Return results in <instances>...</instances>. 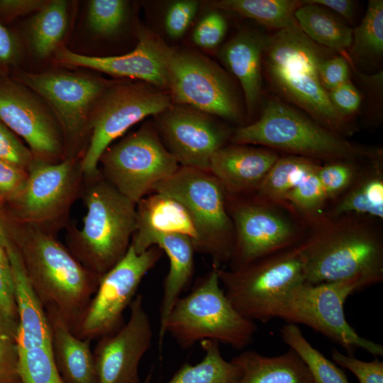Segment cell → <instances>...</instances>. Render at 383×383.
Returning a JSON list of instances; mask_svg holds the SVG:
<instances>
[{
	"label": "cell",
	"mask_w": 383,
	"mask_h": 383,
	"mask_svg": "<svg viewBox=\"0 0 383 383\" xmlns=\"http://www.w3.org/2000/svg\"><path fill=\"white\" fill-rule=\"evenodd\" d=\"M99 163L103 177L135 204L180 167L148 123L110 145Z\"/></svg>",
	"instance_id": "cell-10"
},
{
	"label": "cell",
	"mask_w": 383,
	"mask_h": 383,
	"mask_svg": "<svg viewBox=\"0 0 383 383\" xmlns=\"http://www.w3.org/2000/svg\"><path fill=\"white\" fill-rule=\"evenodd\" d=\"M18 51V44L13 35L0 23V64L13 62Z\"/></svg>",
	"instance_id": "cell-50"
},
{
	"label": "cell",
	"mask_w": 383,
	"mask_h": 383,
	"mask_svg": "<svg viewBox=\"0 0 383 383\" xmlns=\"http://www.w3.org/2000/svg\"><path fill=\"white\" fill-rule=\"evenodd\" d=\"M165 65L167 89L174 104L230 121L240 119L231 83L213 62L195 52L168 46Z\"/></svg>",
	"instance_id": "cell-13"
},
{
	"label": "cell",
	"mask_w": 383,
	"mask_h": 383,
	"mask_svg": "<svg viewBox=\"0 0 383 383\" xmlns=\"http://www.w3.org/2000/svg\"><path fill=\"white\" fill-rule=\"evenodd\" d=\"M328 95L337 112L346 119L360 107L361 94L350 80L329 91Z\"/></svg>",
	"instance_id": "cell-46"
},
{
	"label": "cell",
	"mask_w": 383,
	"mask_h": 383,
	"mask_svg": "<svg viewBox=\"0 0 383 383\" xmlns=\"http://www.w3.org/2000/svg\"><path fill=\"white\" fill-rule=\"evenodd\" d=\"M227 30L225 18L218 12L207 13L195 28L192 39L194 43L203 48L211 49L218 46Z\"/></svg>",
	"instance_id": "cell-43"
},
{
	"label": "cell",
	"mask_w": 383,
	"mask_h": 383,
	"mask_svg": "<svg viewBox=\"0 0 383 383\" xmlns=\"http://www.w3.org/2000/svg\"><path fill=\"white\" fill-rule=\"evenodd\" d=\"M9 240L8 235L6 230L0 221V243L5 248Z\"/></svg>",
	"instance_id": "cell-53"
},
{
	"label": "cell",
	"mask_w": 383,
	"mask_h": 383,
	"mask_svg": "<svg viewBox=\"0 0 383 383\" xmlns=\"http://www.w3.org/2000/svg\"><path fill=\"white\" fill-rule=\"evenodd\" d=\"M171 104L170 94L146 82L107 88L90 116V140L80 162L83 176L98 174L99 160L112 142L134 124L161 113Z\"/></svg>",
	"instance_id": "cell-12"
},
{
	"label": "cell",
	"mask_w": 383,
	"mask_h": 383,
	"mask_svg": "<svg viewBox=\"0 0 383 383\" xmlns=\"http://www.w3.org/2000/svg\"><path fill=\"white\" fill-rule=\"evenodd\" d=\"M19 78L42 96L53 110L65 140L76 144L89 131L91 112L106 90L99 79L77 73L22 72Z\"/></svg>",
	"instance_id": "cell-16"
},
{
	"label": "cell",
	"mask_w": 383,
	"mask_h": 383,
	"mask_svg": "<svg viewBox=\"0 0 383 383\" xmlns=\"http://www.w3.org/2000/svg\"><path fill=\"white\" fill-rule=\"evenodd\" d=\"M199 343L204 352L203 359L195 365L183 364L167 383H238L240 370L224 359L219 343L204 340Z\"/></svg>",
	"instance_id": "cell-30"
},
{
	"label": "cell",
	"mask_w": 383,
	"mask_h": 383,
	"mask_svg": "<svg viewBox=\"0 0 383 383\" xmlns=\"http://www.w3.org/2000/svg\"><path fill=\"white\" fill-rule=\"evenodd\" d=\"M21 383H65L52 357L51 348L18 350Z\"/></svg>",
	"instance_id": "cell-37"
},
{
	"label": "cell",
	"mask_w": 383,
	"mask_h": 383,
	"mask_svg": "<svg viewBox=\"0 0 383 383\" xmlns=\"http://www.w3.org/2000/svg\"><path fill=\"white\" fill-rule=\"evenodd\" d=\"M318 162L311 158L291 155L279 157L254 194L285 208L284 200L287 194L304 174Z\"/></svg>",
	"instance_id": "cell-32"
},
{
	"label": "cell",
	"mask_w": 383,
	"mask_h": 383,
	"mask_svg": "<svg viewBox=\"0 0 383 383\" xmlns=\"http://www.w3.org/2000/svg\"><path fill=\"white\" fill-rule=\"evenodd\" d=\"M11 240L46 313L59 316L74 333L101 277L49 231L23 223L21 234Z\"/></svg>",
	"instance_id": "cell-2"
},
{
	"label": "cell",
	"mask_w": 383,
	"mask_h": 383,
	"mask_svg": "<svg viewBox=\"0 0 383 383\" xmlns=\"http://www.w3.org/2000/svg\"><path fill=\"white\" fill-rule=\"evenodd\" d=\"M136 230L133 237L150 232L173 233L188 236L195 251L199 246V235L186 208L177 199L154 192L136 204Z\"/></svg>",
	"instance_id": "cell-26"
},
{
	"label": "cell",
	"mask_w": 383,
	"mask_h": 383,
	"mask_svg": "<svg viewBox=\"0 0 383 383\" xmlns=\"http://www.w3.org/2000/svg\"><path fill=\"white\" fill-rule=\"evenodd\" d=\"M67 4L55 0L35 15L29 26L32 47L40 57H45L57 50L67 26Z\"/></svg>",
	"instance_id": "cell-33"
},
{
	"label": "cell",
	"mask_w": 383,
	"mask_h": 383,
	"mask_svg": "<svg viewBox=\"0 0 383 383\" xmlns=\"http://www.w3.org/2000/svg\"><path fill=\"white\" fill-rule=\"evenodd\" d=\"M6 250L13 279L18 312L16 335L18 349L51 348V328L47 313L27 276L19 252L9 238Z\"/></svg>",
	"instance_id": "cell-23"
},
{
	"label": "cell",
	"mask_w": 383,
	"mask_h": 383,
	"mask_svg": "<svg viewBox=\"0 0 383 383\" xmlns=\"http://www.w3.org/2000/svg\"><path fill=\"white\" fill-rule=\"evenodd\" d=\"M126 2L121 0H92L87 10V22L96 33L107 35L115 33L125 20Z\"/></svg>",
	"instance_id": "cell-39"
},
{
	"label": "cell",
	"mask_w": 383,
	"mask_h": 383,
	"mask_svg": "<svg viewBox=\"0 0 383 383\" xmlns=\"http://www.w3.org/2000/svg\"><path fill=\"white\" fill-rule=\"evenodd\" d=\"M318 75L323 87L328 92L350 80L348 60L343 56L325 57L319 65Z\"/></svg>",
	"instance_id": "cell-45"
},
{
	"label": "cell",
	"mask_w": 383,
	"mask_h": 383,
	"mask_svg": "<svg viewBox=\"0 0 383 383\" xmlns=\"http://www.w3.org/2000/svg\"><path fill=\"white\" fill-rule=\"evenodd\" d=\"M168 45L156 34L140 30L135 49L116 56L82 55L65 48L56 50L58 60L66 65L89 68L113 76L138 79L160 89H167L166 52Z\"/></svg>",
	"instance_id": "cell-20"
},
{
	"label": "cell",
	"mask_w": 383,
	"mask_h": 383,
	"mask_svg": "<svg viewBox=\"0 0 383 383\" xmlns=\"http://www.w3.org/2000/svg\"><path fill=\"white\" fill-rule=\"evenodd\" d=\"M34 160L30 149L0 121V160L28 171Z\"/></svg>",
	"instance_id": "cell-42"
},
{
	"label": "cell",
	"mask_w": 383,
	"mask_h": 383,
	"mask_svg": "<svg viewBox=\"0 0 383 383\" xmlns=\"http://www.w3.org/2000/svg\"><path fill=\"white\" fill-rule=\"evenodd\" d=\"M353 162L337 160L320 165L317 175L328 201L338 199L353 184L359 174Z\"/></svg>",
	"instance_id": "cell-38"
},
{
	"label": "cell",
	"mask_w": 383,
	"mask_h": 383,
	"mask_svg": "<svg viewBox=\"0 0 383 383\" xmlns=\"http://www.w3.org/2000/svg\"><path fill=\"white\" fill-rule=\"evenodd\" d=\"M265 40V37L255 32L242 30L227 42L219 52L223 62L240 83L249 113L255 111L261 96Z\"/></svg>",
	"instance_id": "cell-24"
},
{
	"label": "cell",
	"mask_w": 383,
	"mask_h": 383,
	"mask_svg": "<svg viewBox=\"0 0 383 383\" xmlns=\"http://www.w3.org/2000/svg\"><path fill=\"white\" fill-rule=\"evenodd\" d=\"M83 176L73 157L50 162L35 159L11 199L23 223L49 231L65 218ZM50 232V231H49Z\"/></svg>",
	"instance_id": "cell-15"
},
{
	"label": "cell",
	"mask_w": 383,
	"mask_h": 383,
	"mask_svg": "<svg viewBox=\"0 0 383 383\" xmlns=\"http://www.w3.org/2000/svg\"><path fill=\"white\" fill-rule=\"evenodd\" d=\"M28 171L0 160V198L11 200L21 189Z\"/></svg>",
	"instance_id": "cell-48"
},
{
	"label": "cell",
	"mask_w": 383,
	"mask_h": 383,
	"mask_svg": "<svg viewBox=\"0 0 383 383\" xmlns=\"http://www.w3.org/2000/svg\"><path fill=\"white\" fill-rule=\"evenodd\" d=\"M131 245L137 253L156 245L165 252L169 259L170 267L163 282L160 307L158 346L161 352L166 335L165 326L167 317L194 274L195 248L188 236L162 232H150L133 237Z\"/></svg>",
	"instance_id": "cell-21"
},
{
	"label": "cell",
	"mask_w": 383,
	"mask_h": 383,
	"mask_svg": "<svg viewBox=\"0 0 383 383\" xmlns=\"http://www.w3.org/2000/svg\"><path fill=\"white\" fill-rule=\"evenodd\" d=\"M257 329L254 321L243 316L231 304L214 267L188 294L177 300L165 326V333L184 349L211 340L242 350L252 343Z\"/></svg>",
	"instance_id": "cell-6"
},
{
	"label": "cell",
	"mask_w": 383,
	"mask_h": 383,
	"mask_svg": "<svg viewBox=\"0 0 383 383\" xmlns=\"http://www.w3.org/2000/svg\"><path fill=\"white\" fill-rule=\"evenodd\" d=\"M296 0H221L213 8L236 13L278 30L299 27L294 13L302 5Z\"/></svg>",
	"instance_id": "cell-31"
},
{
	"label": "cell",
	"mask_w": 383,
	"mask_h": 383,
	"mask_svg": "<svg viewBox=\"0 0 383 383\" xmlns=\"http://www.w3.org/2000/svg\"><path fill=\"white\" fill-rule=\"evenodd\" d=\"M47 2L38 0H1L0 12L4 15L16 16L35 11H40Z\"/></svg>",
	"instance_id": "cell-49"
},
{
	"label": "cell",
	"mask_w": 383,
	"mask_h": 383,
	"mask_svg": "<svg viewBox=\"0 0 383 383\" xmlns=\"http://www.w3.org/2000/svg\"><path fill=\"white\" fill-rule=\"evenodd\" d=\"M162 253L156 245L141 253L130 245L124 257L101 276L74 333L91 341L118 329L124 323L123 313L137 295L142 279Z\"/></svg>",
	"instance_id": "cell-14"
},
{
	"label": "cell",
	"mask_w": 383,
	"mask_h": 383,
	"mask_svg": "<svg viewBox=\"0 0 383 383\" xmlns=\"http://www.w3.org/2000/svg\"><path fill=\"white\" fill-rule=\"evenodd\" d=\"M0 121L26 140L35 159L62 160L65 143L59 123L26 90L0 84Z\"/></svg>",
	"instance_id": "cell-19"
},
{
	"label": "cell",
	"mask_w": 383,
	"mask_h": 383,
	"mask_svg": "<svg viewBox=\"0 0 383 383\" xmlns=\"http://www.w3.org/2000/svg\"><path fill=\"white\" fill-rule=\"evenodd\" d=\"M263 55L269 79L283 96L331 131L339 135L349 131L348 120L333 106L319 79L318 67L326 55L299 27L266 38Z\"/></svg>",
	"instance_id": "cell-3"
},
{
	"label": "cell",
	"mask_w": 383,
	"mask_h": 383,
	"mask_svg": "<svg viewBox=\"0 0 383 383\" xmlns=\"http://www.w3.org/2000/svg\"><path fill=\"white\" fill-rule=\"evenodd\" d=\"M306 3L313 4L338 13L347 21H351L355 16V3L350 0H306Z\"/></svg>",
	"instance_id": "cell-51"
},
{
	"label": "cell",
	"mask_w": 383,
	"mask_h": 383,
	"mask_svg": "<svg viewBox=\"0 0 383 383\" xmlns=\"http://www.w3.org/2000/svg\"><path fill=\"white\" fill-rule=\"evenodd\" d=\"M199 9L196 1H179L169 7L165 16V29L167 35L174 39L181 38L193 21Z\"/></svg>",
	"instance_id": "cell-44"
},
{
	"label": "cell",
	"mask_w": 383,
	"mask_h": 383,
	"mask_svg": "<svg viewBox=\"0 0 383 383\" xmlns=\"http://www.w3.org/2000/svg\"><path fill=\"white\" fill-rule=\"evenodd\" d=\"M320 165L319 162L313 165L284 200L285 209L301 217L311 227L325 217L323 209L328 201L317 175Z\"/></svg>",
	"instance_id": "cell-35"
},
{
	"label": "cell",
	"mask_w": 383,
	"mask_h": 383,
	"mask_svg": "<svg viewBox=\"0 0 383 383\" xmlns=\"http://www.w3.org/2000/svg\"><path fill=\"white\" fill-rule=\"evenodd\" d=\"M231 140L235 144L260 145L318 161L378 160L381 157L379 150L353 144L274 99L267 102L258 120L237 128Z\"/></svg>",
	"instance_id": "cell-4"
},
{
	"label": "cell",
	"mask_w": 383,
	"mask_h": 383,
	"mask_svg": "<svg viewBox=\"0 0 383 383\" xmlns=\"http://www.w3.org/2000/svg\"><path fill=\"white\" fill-rule=\"evenodd\" d=\"M210 116L177 104L155 116L162 143L180 166L209 171L212 155L225 145L229 133Z\"/></svg>",
	"instance_id": "cell-17"
},
{
	"label": "cell",
	"mask_w": 383,
	"mask_h": 383,
	"mask_svg": "<svg viewBox=\"0 0 383 383\" xmlns=\"http://www.w3.org/2000/svg\"><path fill=\"white\" fill-rule=\"evenodd\" d=\"M231 361L240 370L238 383H313L307 366L292 348L277 356L246 350Z\"/></svg>",
	"instance_id": "cell-27"
},
{
	"label": "cell",
	"mask_w": 383,
	"mask_h": 383,
	"mask_svg": "<svg viewBox=\"0 0 383 383\" xmlns=\"http://www.w3.org/2000/svg\"><path fill=\"white\" fill-rule=\"evenodd\" d=\"M279 333L283 342L303 360L313 383H350L343 370L313 347L297 325L286 323Z\"/></svg>",
	"instance_id": "cell-34"
},
{
	"label": "cell",
	"mask_w": 383,
	"mask_h": 383,
	"mask_svg": "<svg viewBox=\"0 0 383 383\" xmlns=\"http://www.w3.org/2000/svg\"><path fill=\"white\" fill-rule=\"evenodd\" d=\"M299 243L305 282L354 281L362 289L383 280V237L370 218L324 217Z\"/></svg>",
	"instance_id": "cell-1"
},
{
	"label": "cell",
	"mask_w": 383,
	"mask_h": 383,
	"mask_svg": "<svg viewBox=\"0 0 383 383\" xmlns=\"http://www.w3.org/2000/svg\"><path fill=\"white\" fill-rule=\"evenodd\" d=\"M51 328V352L65 383H97L91 340L77 337L57 316L47 313Z\"/></svg>",
	"instance_id": "cell-25"
},
{
	"label": "cell",
	"mask_w": 383,
	"mask_h": 383,
	"mask_svg": "<svg viewBox=\"0 0 383 383\" xmlns=\"http://www.w3.org/2000/svg\"><path fill=\"white\" fill-rule=\"evenodd\" d=\"M362 289L354 281L312 284L304 282L288 295L277 318L287 323L304 324L340 345L347 355L363 349L374 357L383 356L382 345L360 336L344 313L348 297Z\"/></svg>",
	"instance_id": "cell-9"
},
{
	"label": "cell",
	"mask_w": 383,
	"mask_h": 383,
	"mask_svg": "<svg viewBox=\"0 0 383 383\" xmlns=\"http://www.w3.org/2000/svg\"><path fill=\"white\" fill-rule=\"evenodd\" d=\"M0 313L6 318L18 322L14 283L10 267L0 265Z\"/></svg>",
	"instance_id": "cell-47"
},
{
	"label": "cell",
	"mask_w": 383,
	"mask_h": 383,
	"mask_svg": "<svg viewBox=\"0 0 383 383\" xmlns=\"http://www.w3.org/2000/svg\"><path fill=\"white\" fill-rule=\"evenodd\" d=\"M279 157L275 151L269 148L235 143L225 145L212 155L209 171L226 194L250 195L256 193Z\"/></svg>",
	"instance_id": "cell-22"
},
{
	"label": "cell",
	"mask_w": 383,
	"mask_h": 383,
	"mask_svg": "<svg viewBox=\"0 0 383 383\" xmlns=\"http://www.w3.org/2000/svg\"><path fill=\"white\" fill-rule=\"evenodd\" d=\"M18 323L0 313V383H21L16 343Z\"/></svg>",
	"instance_id": "cell-40"
},
{
	"label": "cell",
	"mask_w": 383,
	"mask_h": 383,
	"mask_svg": "<svg viewBox=\"0 0 383 383\" xmlns=\"http://www.w3.org/2000/svg\"><path fill=\"white\" fill-rule=\"evenodd\" d=\"M0 265L10 267L9 256L6 248L0 243Z\"/></svg>",
	"instance_id": "cell-52"
},
{
	"label": "cell",
	"mask_w": 383,
	"mask_h": 383,
	"mask_svg": "<svg viewBox=\"0 0 383 383\" xmlns=\"http://www.w3.org/2000/svg\"><path fill=\"white\" fill-rule=\"evenodd\" d=\"M226 201L235 235L231 270L292 248L306 235L302 226L282 211L285 208L256 194H226Z\"/></svg>",
	"instance_id": "cell-11"
},
{
	"label": "cell",
	"mask_w": 383,
	"mask_h": 383,
	"mask_svg": "<svg viewBox=\"0 0 383 383\" xmlns=\"http://www.w3.org/2000/svg\"><path fill=\"white\" fill-rule=\"evenodd\" d=\"M218 275L233 307L262 323L277 318L292 290L305 282L299 244L237 269L218 268Z\"/></svg>",
	"instance_id": "cell-7"
},
{
	"label": "cell",
	"mask_w": 383,
	"mask_h": 383,
	"mask_svg": "<svg viewBox=\"0 0 383 383\" xmlns=\"http://www.w3.org/2000/svg\"><path fill=\"white\" fill-rule=\"evenodd\" d=\"M331 357L334 362L353 372L359 383H383V362L377 358L362 361L336 348L333 350Z\"/></svg>",
	"instance_id": "cell-41"
},
{
	"label": "cell",
	"mask_w": 383,
	"mask_h": 383,
	"mask_svg": "<svg viewBox=\"0 0 383 383\" xmlns=\"http://www.w3.org/2000/svg\"><path fill=\"white\" fill-rule=\"evenodd\" d=\"M294 16L301 30L315 43L345 52L352 44L353 30L321 6L302 1Z\"/></svg>",
	"instance_id": "cell-29"
},
{
	"label": "cell",
	"mask_w": 383,
	"mask_h": 383,
	"mask_svg": "<svg viewBox=\"0 0 383 383\" xmlns=\"http://www.w3.org/2000/svg\"><path fill=\"white\" fill-rule=\"evenodd\" d=\"M84 194L86 214L71 232L70 250L87 269L101 277L127 252L136 230V204L99 173L90 177Z\"/></svg>",
	"instance_id": "cell-5"
},
{
	"label": "cell",
	"mask_w": 383,
	"mask_h": 383,
	"mask_svg": "<svg viewBox=\"0 0 383 383\" xmlns=\"http://www.w3.org/2000/svg\"><path fill=\"white\" fill-rule=\"evenodd\" d=\"M153 192L168 195L186 208L199 235L197 252L209 255L213 267L222 268L229 263L234 246L233 224L226 192L209 171L180 166Z\"/></svg>",
	"instance_id": "cell-8"
},
{
	"label": "cell",
	"mask_w": 383,
	"mask_h": 383,
	"mask_svg": "<svg viewBox=\"0 0 383 383\" xmlns=\"http://www.w3.org/2000/svg\"><path fill=\"white\" fill-rule=\"evenodd\" d=\"M129 309L128 321L99 338L93 350L97 383H141L139 365L151 346L153 331L141 294Z\"/></svg>",
	"instance_id": "cell-18"
},
{
	"label": "cell",
	"mask_w": 383,
	"mask_h": 383,
	"mask_svg": "<svg viewBox=\"0 0 383 383\" xmlns=\"http://www.w3.org/2000/svg\"><path fill=\"white\" fill-rule=\"evenodd\" d=\"M358 57H379L383 53V1L370 0L361 23L353 30L350 48Z\"/></svg>",
	"instance_id": "cell-36"
},
{
	"label": "cell",
	"mask_w": 383,
	"mask_h": 383,
	"mask_svg": "<svg viewBox=\"0 0 383 383\" xmlns=\"http://www.w3.org/2000/svg\"><path fill=\"white\" fill-rule=\"evenodd\" d=\"M379 162L375 161L369 171L359 172L351 187L325 216L332 218L355 215L382 220L383 175Z\"/></svg>",
	"instance_id": "cell-28"
}]
</instances>
